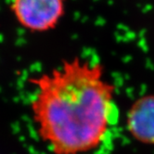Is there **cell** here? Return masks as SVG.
<instances>
[{"mask_svg": "<svg viewBox=\"0 0 154 154\" xmlns=\"http://www.w3.org/2000/svg\"><path fill=\"white\" fill-rule=\"evenodd\" d=\"M30 82L36 88L32 118L54 154H83L100 146L111 125L115 92L102 64L75 57Z\"/></svg>", "mask_w": 154, "mask_h": 154, "instance_id": "cell-1", "label": "cell"}, {"mask_svg": "<svg viewBox=\"0 0 154 154\" xmlns=\"http://www.w3.org/2000/svg\"><path fill=\"white\" fill-rule=\"evenodd\" d=\"M66 0H10L9 8L17 23L32 34L56 29L66 14Z\"/></svg>", "mask_w": 154, "mask_h": 154, "instance_id": "cell-2", "label": "cell"}, {"mask_svg": "<svg viewBox=\"0 0 154 154\" xmlns=\"http://www.w3.org/2000/svg\"><path fill=\"white\" fill-rule=\"evenodd\" d=\"M130 136L146 145H154V94L140 97L131 105L126 115Z\"/></svg>", "mask_w": 154, "mask_h": 154, "instance_id": "cell-3", "label": "cell"}]
</instances>
